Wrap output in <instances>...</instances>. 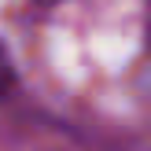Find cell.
<instances>
[{
    "mask_svg": "<svg viewBox=\"0 0 151 151\" xmlns=\"http://www.w3.org/2000/svg\"><path fill=\"white\" fill-rule=\"evenodd\" d=\"M11 88H15V63L7 55V48L0 44V96H7Z\"/></svg>",
    "mask_w": 151,
    "mask_h": 151,
    "instance_id": "cell-1",
    "label": "cell"
},
{
    "mask_svg": "<svg viewBox=\"0 0 151 151\" xmlns=\"http://www.w3.org/2000/svg\"><path fill=\"white\" fill-rule=\"evenodd\" d=\"M44 4H55V0H44Z\"/></svg>",
    "mask_w": 151,
    "mask_h": 151,
    "instance_id": "cell-2",
    "label": "cell"
}]
</instances>
